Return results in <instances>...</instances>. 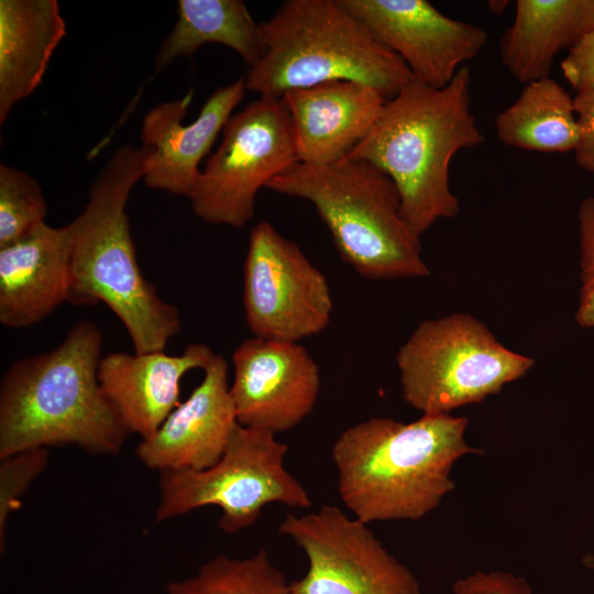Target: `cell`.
<instances>
[{
	"instance_id": "1",
	"label": "cell",
	"mask_w": 594,
	"mask_h": 594,
	"mask_svg": "<svg viewBox=\"0 0 594 594\" xmlns=\"http://www.w3.org/2000/svg\"><path fill=\"white\" fill-rule=\"evenodd\" d=\"M468 425L463 416L424 414L409 424L373 417L346 428L331 450L343 505L365 524L425 517L455 488L457 461L482 453L468 443Z\"/></svg>"
},
{
	"instance_id": "2",
	"label": "cell",
	"mask_w": 594,
	"mask_h": 594,
	"mask_svg": "<svg viewBox=\"0 0 594 594\" xmlns=\"http://www.w3.org/2000/svg\"><path fill=\"white\" fill-rule=\"evenodd\" d=\"M102 333L76 322L53 350L15 361L0 383V459L38 448L76 446L117 454L129 432L103 393Z\"/></svg>"
},
{
	"instance_id": "3",
	"label": "cell",
	"mask_w": 594,
	"mask_h": 594,
	"mask_svg": "<svg viewBox=\"0 0 594 594\" xmlns=\"http://www.w3.org/2000/svg\"><path fill=\"white\" fill-rule=\"evenodd\" d=\"M483 142L471 111L470 69L463 66L443 88L416 79L403 87L345 157L370 162L394 182L403 217L421 237L438 220L458 216L451 161L459 151Z\"/></svg>"
},
{
	"instance_id": "4",
	"label": "cell",
	"mask_w": 594,
	"mask_h": 594,
	"mask_svg": "<svg viewBox=\"0 0 594 594\" xmlns=\"http://www.w3.org/2000/svg\"><path fill=\"white\" fill-rule=\"evenodd\" d=\"M147 152L124 144L94 180L82 212L68 223L73 288L69 302H103L120 319L135 353L164 351L182 328L179 310L164 301L138 263L127 204L143 178Z\"/></svg>"
},
{
	"instance_id": "5",
	"label": "cell",
	"mask_w": 594,
	"mask_h": 594,
	"mask_svg": "<svg viewBox=\"0 0 594 594\" xmlns=\"http://www.w3.org/2000/svg\"><path fill=\"white\" fill-rule=\"evenodd\" d=\"M260 30L265 52L244 77L246 89L260 97L353 80L389 99L415 79L341 0L284 1Z\"/></svg>"
},
{
	"instance_id": "6",
	"label": "cell",
	"mask_w": 594,
	"mask_h": 594,
	"mask_svg": "<svg viewBox=\"0 0 594 594\" xmlns=\"http://www.w3.org/2000/svg\"><path fill=\"white\" fill-rule=\"evenodd\" d=\"M266 188L309 201L342 260L367 279L426 277L420 237L402 213L394 182L363 160L314 165L298 162Z\"/></svg>"
},
{
	"instance_id": "7",
	"label": "cell",
	"mask_w": 594,
	"mask_h": 594,
	"mask_svg": "<svg viewBox=\"0 0 594 594\" xmlns=\"http://www.w3.org/2000/svg\"><path fill=\"white\" fill-rule=\"evenodd\" d=\"M402 396L424 414H450L499 393L535 361L503 345L475 317L454 312L424 320L399 348Z\"/></svg>"
},
{
	"instance_id": "8",
	"label": "cell",
	"mask_w": 594,
	"mask_h": 594,
	"mask_svg": "<svg viewBox=\"0 0 594 594\" xmlns=\"http://www.w3.org/2000/svg\"><path fill=\"white\" fill-rule=\"evenodd\" d=\"M288 446L274 433L238 424L212 466L160 472L154 520L162 522L213 505L221 510L219 528L232 535L252 527L268 504L309 508L306 488L284 466Z\"/></svg>"
},
{
	"instance_id": "9",
	"label": "cell",
	"mask_w": 594,
	"mask_h": 594,
	"mask_svg": "<svg viewBox=\"0 0 594 594\" xmlns=\"http://www.w3.org/2000/svg\"><path fill=\"white\" fill-rule=\"evenodd\" d=\"M222 131L189 199L199 219L242 228L254 217L257 191L299 162L294 127L282 98L260 97Z\"/></svg>"
},
{
	"instance_id": "10",
	"label": "cell",
	"mask_w": 594,
	"mask_h": 594,
	"mask_svg": "<svg viewBox=\"0 0 594 594\" xmlns=\"http://www.w3.org/2000/svg\"><path fill=\"white\" fill-rule=\"evenodd\" d=\"M243 307L254 337L298 343L328 327L333 305L323 273L296 243L262 221L250 232Z\"/></svg>"
},
{
	"instance_id": "11",
	"label": "cell",
	"mask_w": 594,
	"mask_h": 594,
	"mask_svg": "<svg viewBox=\"0 0 594 594\" xmlns=\"http://www.w3.org/2000/svg\"><path fill=\"white\" fill-rule=\"evenodd\" d=\"M302 549L307 572L292 582L295 594H424L414 573L373 530L334 505L287 514L278 526Z\"/></svg>"
},
{
	"instance_id": "12",
	"label": "cell",
	"mask_w": 594,
	"mask_h": 594,
	"mask_svg": "<svg viewBox=\"0 0 594 594\" xmlns=\"http://www.w3.org/2000/svg\"><path fill=\"white\" fill-rule=\"evenodd\" d=\"M408 67L414 78L446 87L487 41L482 28L454 20L426 0H341Z\"/></svg>"
},
{
	"instance_id": "13",
	"label": "cell",
	"mask_w": 594,
	"mask_h": 594,
	"mask_svg": "<svg viewBox=\"0 0 594 594\" xmlns=\"http://www.w3.org/2000/svg\"><path fill=\"white\" fill-rule=\"evenodd\" d=\"M232 362L230 394L240 425L276 435L295 428L312 413L320 372L299 343L253 337L234 350Z\"/></svg>"
},
{
	"instance_id": "14",
	"label": "cell",
	"mask_w": 594,
	"mask_h": 594,
	"mask_svg": "<svg viewBox=\"0 0 594 594\" xmlns=\"http://www.w3.org/2000/svg\"><path fill=\"white\" fill-rule=\"evenodd\" d=\"M245 78L217 89L190 124H183L193 90L165 101L143 119L141 140L147 155L143 180L155 190L190 197L200 175L198 165L211 148L246 91Z\"/></svg>"
},
{
	"instance_id": "15",
	"label": "cell",
	"mask_w": 594,
	"mask_h": 594,
	"mask_svg": "<svg viewBox=\"0 0 594 594\" xmlns=\"http://www.w3.org/2000/svg\"><path fill=\"white\" fill-rule=\"evenodd\" d=\"M202 381L179 403L161 427L141 439L136 458L162 471H200L216 464L239 424L230 394L229 367L215 354Z\"/></svg>"
},
{
	"instance_id": "16",
	"label": "cell",
	"mask_w": 594,
	"mask_h": 594,
	"mask_svg": "<svg viewBox=\"0 0 594 594\" xmlns=\"http://www.w3.org/2000/svg\"><path fill=\"white\" fill-rule=\"evenodd\" d=\"M213 355L201 343L187 345L179 355L112 352L101 358L98 380L128 432L146 439L178 406L185 374L204 370Z\"/></svg>"
},
{
	"instance_id": "17",
	"label": "cell",
	"mask_w": 594,
	"mask_h": 594,
	"mask_svg": "<svg viewBox=\"0 0 594 594\" xmlns=\"http://www.w3.org/2000/svg\"><path fill=\"white\" fill-rule=\"evenodd\" d=\"M290 114L299 162L331 164L344 158L376 122L387 98L353 80L297 88L282 97Z\"/></svg>"
},
{
	"instance_id": "18",
	"label": "cell",
	"mask_w": 594,
	"mask_h": 594,
	"mask_svg": "<svg viewBox=\"0 0 594 594\" xmlns=\"http://www.w3.org/2000/svg\"><path fill=\"white\" fill-rule=\"evenodd\" d=\"M72 243L68 224L46 223L0 249V322L26 328L70 300Z\"/></svg>"
},
{
	"instance_id": "19",
	"label": "cell",
	"mask_w": 594,
	"mask_h": 594,
	"mask_svg": "<svg viewBox=\"0 0 594 594\" xmlns=\"http://www.w3.org/2000/svg\"><path fill=\"white\" fill-rule=\"evenodd\" d=\"M66 35L56 0L0 1V123L42 82Z\"/></svg>"
},
{
	"instance_id": "20",
	"label": "cell",
	"mask_w": 594,
	"mask_h": 594,
	"mask_svg": "<svg viewBox=\"0 0 594 594\" xmlns=\"http://www.w3.org/2000/svg\"><path fill=\"white\" fill-rule=\"evenodd\" d=\"M594 29V0H517L499 42L501 59L517 80L550 77L556 56Z\"/></svg>"
},
{
	"instance_id": "21",
	"label": "cell",
	"mask_w": 594,
	"mask_h": 594,
	"mask_svg": "<svg viewBox=\"0 0 594 594\" xmlns=\"http://www.w3.org/2000/svg\"><path fill=\"white\" fill-rule=\"evenodd\" d=\"M177 21L155 58V73L209 43L235 51L251 68L265 52L260 23L241 0H179Z\"/></svg>"
},
{
	"instance_id": "22",
	"label": "cell",
	"mask_w": 594,
	"mask_h": 594,
	"mask_svg": "<svg viewBox=\"0 0 594 594\" xmlns=\"http://www.w3.org/2000/svg\"><path fill=\"white\" fill-rule=\"evenodd\" d=\"M495 130L498 140L510 147L542 153L574 151L579 125L573 97L551 77L529 81L498 113Z\"/></svg>"
},
{
	"instance_id": "23",
	"label": "cell",
	"mask_w": 594,
	"mask_h": 594,
	"mask_svg": "<svg viewBox=\"0 0 594 594\" xmlns=\"http://www.w3.org/2000/svg\"><path fill=\"white\" fill-rule=\"evenodd\" d=\"M167 594H295L292 582L264 549L248 558L218 554L191 576L173 581Z\"/></svg>"
},
{
	"instance_id": "24",
	"label": "cell",
	"mask_w": 594,
	"mask_h": 594,
	"mask_svg": "<svg viewBox=\"0 0 594 594\" xmlns=\"http://www.w3.org/2000/svg\"><path fill=\"white\" fill-rule=\"evenodd\" d=\"M47 204L40 184L24 170L0 164V249L45 223Z\"/></svg>"
},
{
	"instance_id": "25",
	"label": "cell",
	"mask_w": 594,
	"mask_h": 594,
	"mask_svg": "<svg viewBox=\"0 0 594 594\" xmlns=\"http://www.w3.org/2000/svg\"><path fill=\"white\" fill-rule=\"evenodd\" d=\"M48 450H25L0 459V552L7 543L10 514L16 509L19 499L46 466Z\"/></svg>"
},
{
	"instance_id": "26",
	"label": "cell",
	"mask_w": 594,
	"mask_h": 594,
	"mask_svg": "<svg viewBox=\"0 0 594 594\" xmlns=\"http://www.w3.org/2000/svg\"><path fill=\"white\" fill-rule=\"evenodd\" d=\"M580 292L575 320L594 328V197L584 198L578 210Z\"/></svg>"
},
{
	"instance_id": "27",
	"label": "cell",
	"mask_w": 594,
	"mask_h": 594,
	"mask_svg": "<svg viewBox=\"0 0 594 594\" xmlns=\"http://www.w3.org/2000/svg\"><path fill=\"white\" fill-rule=\"evenodd\" d=\"M452 594H532L528 581L508 571H477L455 580Z\"/></svg>"
},
{
	"instance_id": "28",
	"label": "cell",
	"mask_w": 594,
	"mask_h": 594,
	"mask_svg": "<svg viewBox=\"0 0 594 594\" xmlns=\"http://www.w3.org/2000/svg\"><path fill=\"white\" fill-rule=\"evenodd\" d=\"M560 67L576 94L594 90V29L569 48Z\"/></svg>"
},
{
	"instance_id": "29",
	"label": "cell",
	"mask_w": 594,
	"mask_h": 594,
	"mask_svg": "<svg viewBox=\"0 0 594 594\" xmlns=\"http://www.w3.org/2000/svg\"><path fill=\"white\" fill-rule=\"evenodd\" d=\"M579 125V140L574 148L576 165L594 174V90L573 97Z\"/></svg>"
},
{
	"instance_id": "30",
	"label": "cell",
	"mask_w": 594,
	"mask_h": 594,
	"mask_svg": "<svg viewBox=\"0 0 594 594\" xmlns=\"http://www.w3.org/2000/svg\"><path fill=\"white\" fill-rule=\"evenodd\" d=\"M508 1L497 0V1H490L488 2V9L494 14H502L505 9L508 7Z\"/></svg>"
}]
</instances>
